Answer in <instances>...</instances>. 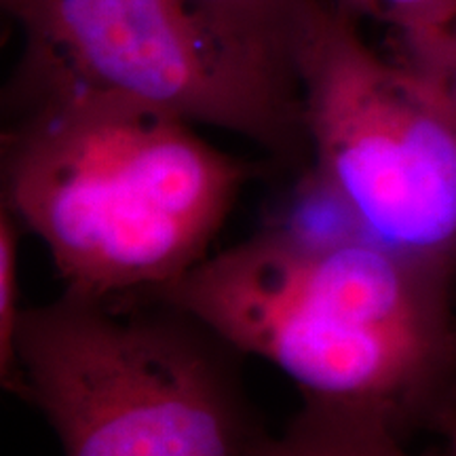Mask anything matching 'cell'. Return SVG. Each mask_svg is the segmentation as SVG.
Returning a JSON list of instances; mask_svg holds the SVG:
<instances>
[{
  "mask_svg": "<svg viewBox=\"0 0 456 456\" xmlns=\"http://www.w3.org/2000/svg\"><path fill=\"white\" fill-rule=\"evenodd\" d=\"M454 281L346 224L277 226L146 294L273 363L305 402L408 442L456 420Z\"/></svg>",
  "mask_w": 456,
  "mask_h": 456,
  "instance_id": "cell-1",
  "label": "cell"
},
{
  "mask_svg": "<svg viewBox=\"0 0 456 456\" xmlns=\"http://www.w3.org/2000/svg\"><path fill=\"white\" fill-rule=\"evenodd\" d=\"M3 205L66 292H155L208 258L254 165L163 108L87 89L7 94Z\"/></svg>",
  "mask_w": 456,
  "mask_h": 456,
  "instance_id": "cell-2",
  "label": "cell"
},
{
  "mask_svg": "<svg viewBox=\"0 0 456 456\" xmlns=\"http://www.w3.org/2000/svg\"><path fill=\"white\" fill-rule=\"evenodd\" d=\"M235 346L155 296L64 292L24 311L26 402L64 456H260Z\"/></svg>",
  "mask_w": 456,
  "mask_h": 456,
  "instance_id": "cell-3",
  "label": "cell"
},
{
  "mask_svg": "<svg viewBox=\"0 0 456 456\" xmlns=\"http://www.w3.org/2000/svg\"><path fill=\"white\" fill-rule=\"evenodd\" d=\"M311 0L294 47L311 174L359 235L456 279V118L437 89Z\"/></svg>",
  "mask_w": 456,
  "mask_h": 456,
  "instance_id": "cell-4",
  "label": "cell"
},
{
  "mask_svg": "<svg viewBox=\"0 0 456 456\" xmlns=\"http://www.w3.org/2000/svg\"><path fill=\"white\" fill-rule=\"evenodd\" d=\"M7 15L24 34L7 94L123 95L241 135L289 169L311 165L300 89L237 55L184 0H20Z\"/></svg>",
  "mask_w": 456,
  "mask_h": 456,
  "instance_id": "cell-5",
  "label": "cell"
},
{
  "mask_svg": "<svg viewBox=\"0 0 456 456\" xmlns=\"http://www.w3.org/2000/svg\"><path fill=\"white\" fill-rule=\"evenodd\" d=\"M222 43L285 85L298 87L294 47L311 0H184Z\"/></svg>",
  "mask_w": 456,
  "mask_h": 456,
  "instance_id": "cell-6",
  "label": "cell"
},
{
  "mask_svg": "<svg viewBox=\"0 0 456 456\" xmlns=\"http://www.w3.org/2000/svg\"><path fill=\"white\" fill-rule=\"evenodd\" d=\"M260 456H446L414 454L406 440L376 420L305 402L279 437L269 436Z\"/></svg>",
  "mask_w": 456,
  "mask_h": 456,
  "instance_id": "cell-7",
  "label": "cell"
},
{
  "mask_svg": "<svg viewBox=\"0 0 456 456\" xmlns=\"http://www.w3.org/2000/svg\"><path fill=\"white\" fill-rule=\"evenodd\" d=\"M21 231L24 226L20 224V220L3 205L0 209V379L4 389L24 399V379L17 357V334L24 319V309L20 306V285H17Z\"/></svg>",
  "mask_w": 456,
  "mask_h": 456,
  "instance_id": "cell-8",
  "label": "cell"
},
{
  "mask_svg": "<svg viewBox=\"0 0 456 456\" xmlns=\"http://www.w3.org/2000/svg\"><path fill=\"white\" fill-rule=\"evenodd\" d=\"M395 60L425 77L456 118V21L423 37L395 38Z\"/></svg>",
  "mask_w": 456,
  "mask_h": 456,
  "instance_id": "cell-9",
  "label": "cell"
},
{
  "mask_svg": "<svg viewBox=\"0 0 456 456\" xmlns=\"http://www.w3.org/2000/svg\"><path fill=\"white\" fill-rule=\"evenodd\" d=\"M346 13L383 21L395 38L423 37L456 21V0H349Z\"/></svg>",
  "mask_w": 456,
  "mask_h": 456,
  "instance_id": "cell-10",
  "label": "cell"
},
{
  "mask_svg": "<svg viewBox=\"0 0 456 456\" xmlns=\"http://www.w3.org/2000/svg\"><path fill=\"white\" fill-rule=\"evenodd\" d=\"M444 442H446V448H444V454L446 456H456V420L448 427L446 431L442 433Z\"/></svg>",
  "mask_w": 456,
  "mask_h": 456,
  "instance_id": "cell-11",
  "label": "cell"
},
{
  "mask_svg": "<svg viewBox=\"0 0 456 456\" xmlns=\"http://www.w3.org/2000/svg\"><path fill=\"white\" fill-rule=\"evenodd\" d=\"M0 3H3V9H4V13H9V11L13 9L15 4L20 3V0H0Z\"/></svg>",
  "mask_w": 456,
  "mask_h": 456,
  "instance_id": "cell-12",
  "label": "cell"
},
{
  "mask_svg": "<svg viewBox=\"0 0 456 456\" xmlns=\"http://www.w3.org/2000/svg\"><path fill=\"white\" fill-rule=\"evenodd\" d=\"M330 3H332V4H336V7H338V9H342V11H345V9H346V4H349V0H330Z\"/></svg>",
  "mask_w": 456,
  "mask_h": 456,
  "instance_id": "cell-13",
  "label": "cell"
}]
</instances>
